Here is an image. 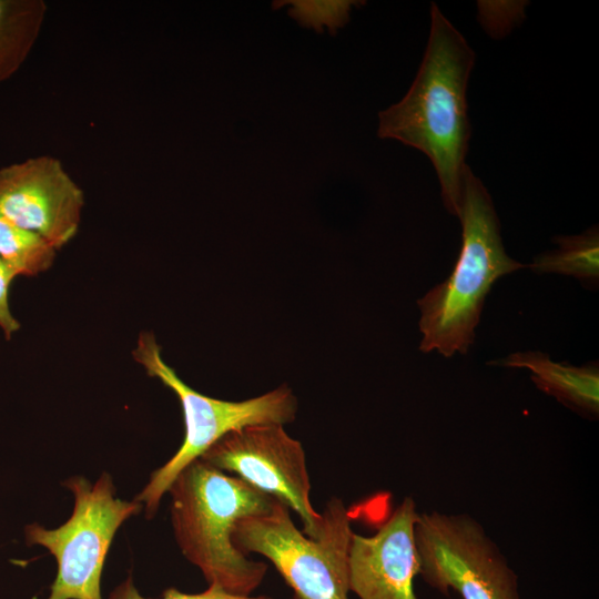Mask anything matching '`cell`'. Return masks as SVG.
Listing matches in <instances>:
<instances>
[{"instance_id":"2e32d148","label":"cell","mask_w":599,"mask_h":599,"mask_svg":"<svg viewBox=\"0 0 599 599\" xmlns=\"http://www.w3.org/2000/svg\"><path fill=\"white\" fill-rule=\"evenodd\" d=\"M109 599H149L140 595L131 577L119 585L110 595ZM160 599H273L266 596H240L230 593L215 585H209V588L200 593H184L174 588L167 589Z\"/></svg>"},{"instance_id":"4fadbf2b","label":"cell","mask_w":599,"mask_h":599,"mask_svg":"<svg viewBox=\"0 0 599 599\" xmlns=\"http://www.w3.org/2000/svg\"><path fill=\"white\" fill-rule=\"evenodd\" d=\"M558 248L537 255L527 265L538 274L556 273L573 276L589 286L599 281V234L591 227L579 235L556 236Z\"/></svg>"},{"instance_id":"30bf717a","label":"cell","mask_w":599,"mask_h":599,"mask_svg":"<svg viewBox=\"0 0 599 599\" xmlns=\"http://www.w3.org/2000/svg\"><path fill=\"white\" fill-rule=\"evenodd\" d=\"M419 512L407 496L373 536L353 532L348 549V585L359 599H417L419 572L415 525Z\"/></svg>"},{"instance_id":"9a60e30c","label":"cell","mask_w":599,"mask_h":599,"mask_svg":"<svg viewBox=\"0 0 599 599\" xmlns=\"http://www.w3.org/2000/svg\"><path fill=\"white\" fill-rule=\"evenodd\" d=\"M361 1H311V0H291L274 1L273 9L282 6H288V14L301 26L313 28L316 32H323L326 27L331 34L344 27L349 18V11L353 6H359Z\"/></svg>"},{"instance_id":"3957f363","label":"cell","mask_w":599,"mask_h":599,"mask_svg":"<svg viewBox=\"0 0 599 599\" xmlns=\"http://www.w3.org/2000/svg\"><path fill=\"white\" fill-rule=\"evenodd\" d=\"M461 246L450 275L417 301L419 349L445 357L466 354L475 339L485 298L501 276L527 267L505 251L491 197L467 166L458 216Z\"/></svg>"},{"instance_id":"6da1fadb","label":"cell","mask_w":599,"mask_h":599,"mask_svg":"<svg viewBox=\"0 0 599 599\" xmlns=\"http://www.w3.org/2000/svg\"><path fill=\"white\" fill-rule=\"evenodd\" d=\"M475 53L433 3L430 32L417 75L396 104L379 113L378 136L422 151L432 161L447 211L458 216L470 138L466 90Z\"/></svg>"},{"instance_id":"e0dca14e","label":"cell","mask_w":599,"mask_h":599,"mask_svg":"<svg viewBox=\"0 0 599 599\" xmlns=\"http://www.w3.org/2000/svg\"><path fill=\"white\" fill-rule=\"evenodd\" d=\"M16 273L0 258V327L9 339L20 328V323L9 308L8 293Z\"/></svg>"},{"instance_id":"7a4b0ae2","label":"cell","mask_w":599,"mask_h":599,"mask_svg":"<svg viewBox=\"0 0 599 599\" xmlns=\"http://www.w3.org/2000/svg\"><path fill=\"white\" fill-rule=\"evenodd\" d=\"M171 518L176 542L209 585L250 596L267 566L252 560L233 542L236 524L270 512L280 501L202 458L189 464L172 483Z\"/></svg>"},{"instance_id":"52a82bcc","label":"cell","mask_w":599,"mask_h":599,"mask_svg":"<svg viewBox=\"0 0 599 599\" xmlns=\"http://www.w3.org/2000/svg\"><path fill=\"white\" fill-rule=\"evenodd\" d=\"M415 542L423 580L463 599H520L518 577L497 544L468 514L420 512Z\"/></svg>"},{"instance_id":"7c38bea8","label":"cell","mask_w":599,"mask_h":599,"mask_svg":"<svg viewBox=\"0 0 599 599\" xmlns=\"http://www.w3.org/2000/svg\"><path fill=\"white\" fill-rule=\"evenodd\" d=\"M43 0H0V82L13 75L31 52L43 24Z\"/></svg>"},{"instance_id":"5b68a950","label":"cell","mask_w":599,"mask_h":599,"mask_svg":"<svg viewBox=\"0 0 599 599\" xmlns=\"http://www.w3.org/2000/svg\"><path fill=\"white\" fill-rule=\"evenodd\" d=\"M133 355L151 377L160 379L177 395L185 425L181 447L151 474L149 483L134 498L145 507L146 517L156 512L161 498L169 491L177 475L222 436L248 425L284 426L296 416L297 400L286 385L241 402L217 399L196 392L163 361L161 347L152 333H142L139 336Z\"/></svg>"},{"instance_id":"9c48e42d","label":"cell","mask_w":599,"mask_h":599,"mask_svg":"<svg viewBox=\"0 0 599 599\" xmlns=\"http://www.w3.org/2000/svg\"><path fill=\"white\" fill-rule=\"evenodd\" d=\"M83 206L82 189L54 156L39 155L0 169V214L57 250L77 235Z\"/></svg>"},{"instance_id":"ba28073f","label":"cell","mask_w":599,"mask_h":599,"mask_svg":"<svg viewBox=\"0 0 599 599\" xmlns=\"http://www.w3.org/2000/svg\"><path fill=\"white\" fill-rule=\"evenodd\" d=\"M200 458L275 497L297 514L306 536L316 535L322 517L309 499L305 453L283 425L256 424L231 430Z\"/></svg>"},{"instance_id":"5bb4252c","label":"cell","mask_w":599,"mask_h":599,"mask_svg":"<svg viewBox=\"0 0 599 599\" xmlns=\"http://www.w3.org/2000/svg\"><path fill=\"white\" fill-rule=\"evenodd\" d=\"M57 248L41 235L0 214V258L16 275L33 276L53 263Z\"/></svg>"},{"instance_id":"8992f818","label":"cell","mask_w":599,"mask_h":599,"mask_svg":"<svg viewBox=\"0 0 599 599\" xmlns=\"http://www.w3.org/2000/svg\"><path fill=\"white\" fill-rule=\"evenodd\" d=\"M64 485L74 498L70 518L55 529L28 525L26 540L43 546L57 560L58 572L48 599H102L101 575L112 539L118 528L143 506L115 497L113 480L106 473L94 484L72 477Z\"/></svg>"},{"instance_id":"277c9868","label":"cell","mask_w":599,"mask_h":599,"mask_svg":"<svg viewBox=\"0 0 599 599\" xmlns=\"http://www.w3.org/2000/svg\"><path fill=\"white\" fill-rule=\"evenodd\" d=\"M321 517L316 535L308 537L278 501L265 515L241 519L232 539L244 554L268 559L296 599H348L351 515L342 499L333 497Z\"/></svg>"},{"instance_id":"8fae6325","label":"cell","mask_w":599,"mask_h":599,"mask_svg":"<svg viewBox=\"0 0 599 599\" xmlns=\"http://www.w3.org/2000/svg\"><path fill=\"white\" fill-rule=\"evenodd\" d=\"M495 364L528 369L531 380L540 390L581 414L593 417L599 414L597 362L575 366L567 362H555L546 353L528 351L512 353Z\"/></svg>"}]
</instances>
